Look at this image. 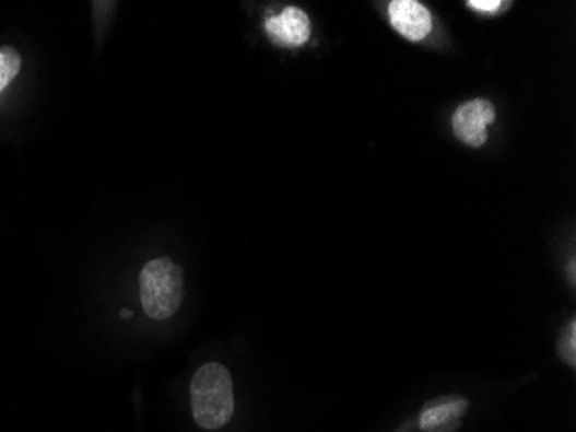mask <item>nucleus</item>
Masks as SVG:
<instances>
[{
	"mask_svg": "<svg viewBox=\"0 0 576 432\" xmlns=\"http://www.w3.org/2000/svg\"><path fill=\"white\" fill-rule=\"evenodd\" d=\"M197 425L208 431L228 424L235 412L234 380L221 363L202 365L190 384Z\"/></svg>",
	"mask_w": 576,
	"mask_h": 432,
	"instance_id": "nucleus-1",
	"label": "nucleus"
},
{
	"mask_svg": "<svg viewBox=\"0 0 576 432\" xmlns=\"http://www.w3.org/2000/svg\"><path fill=\"white\" fill-rule=\"evenodd\" d=\"M389 17L397 34L411 42H421L432 32V14L416 0H393L389 5Z\"/></svg>",
	"mask_w": 576,
	"mask_h": 432,
	"instance_id": "nucleus-5",
	"label": "nucleus"
},
{
	"mask_svg": "<svg viewBox=\"0 0 576 432\" xmlns=\"http://www.w3.org/2000/svg\"><path fill=\"white\" fill-rule=\"evenodd\" d=\"M21 70V56L14 47H0V92L16 79Z\"/></svg>",
	"mask_w": 576,
	"mask_h": 432,
	"instance_id": "nucleus-7",
	"label": "nucleus"
},
{
	"mask_svg": "<svg viewBox=\"0 0 576 432\" xmlns=\"http://www.w3.org/2000/svg\"><path fill=\"white\" fill-rule=\"evenodd\" d=\"M467 5L473 9V11H477V13L495 14L506 4L501 2V0H470Z\"/></svg>",
	"mask_w": 576,
	"mask_h": 432,
	"instance_id": "nucleus-9",
	"label": "nucleus"
},
{
	"mask_svg": "<svg viewBox=\"0 0 576 432\" xmlns=\"http://www.w3.org/2000/svg\"><path fill=\"white\" fill-rule=\"evenodd\" d=\"M561 357L568 365H576V322H569L568 326L564 327L563 336L560 341Z\"/></svg>",
	"mask_w": 576,
	"mask_h": 432,
	"instance_id": "nucleus-8",
	"label": "nucleus"
},
{
	"mask_svg": "<svg viewBox=\"0 0 576 432\" xmlns=\"http://www.w3.org/2000/svg\"><path fill=\"white\" fill-rule=\"evenodd\" d=\"M470 401L462 396H444L426 404L421 412L420 428L423 432H454L461 425Z\"/></svg>",
	"mask_w": 576,
	"mask_h": 432,
	"instance_id": "nucleus-6",
	"label": "nucleus"
},
{
	"mask_svg": "<svg viewBox=\"0 0 576 432\" xmlns=\"http://www.w3.org/2000/svg\"><path fill=\"white\" fill-rule=\"evenodd\" d=\"M495 121V107L489 100L462 103L454 112V136L470 148H482L489 139V127Z\"/></svg>",
	"mask_w": 576,
	"mask_h": 432,
	"instance_id": "nucleus-3",
	"label": "nucleus"
},
{
	"mask_svg": "<svg viewBox=\"0 0 576 432\" xmlns=\"http://www.w3.org/2000/svg\"><path fill=\"white\" fill-rule=\"evenodd\" d=\"M133 313L130 312V310H125V312H121V317H131Z\"/></svg>",
	"mask_w": 576,
	"mask_h": 432,
	"instance_id": "nucleus-10",
	"label": "nucleus"
},
{
	"mask_svg": "<svg viewBox=\"0 0 576 432\" xmlns=\"http://www.w3.org/2000/svg\"><path fill=\"white\" fill-rule=\"evenodd\" d=\"M266 34L280 47H301L311 37V21L303 9L285 8L265 23Z\"/></svg>",
	"mask_w": 576,
	"mask_h": 432,
	"instance_id": "nucleus-4",
	"label": "nucleus"
},
{
	"mask_svg": "<svg viewBox=\"0 0 576 432\" xmlns=\"http://www.w3.org/2000/svg\"><path fill=\"white\" fill-rule=\"evenodd\" d=\"M140 301L149 317L166 320L184 301V270L169 258L149 261L140 272Z\"/></svg>",
	"mask_w": 576,
	"mask_h": 432,
	"instance_id": "nucleus-2",
	"label": "nucleus"
}]
</instances>
